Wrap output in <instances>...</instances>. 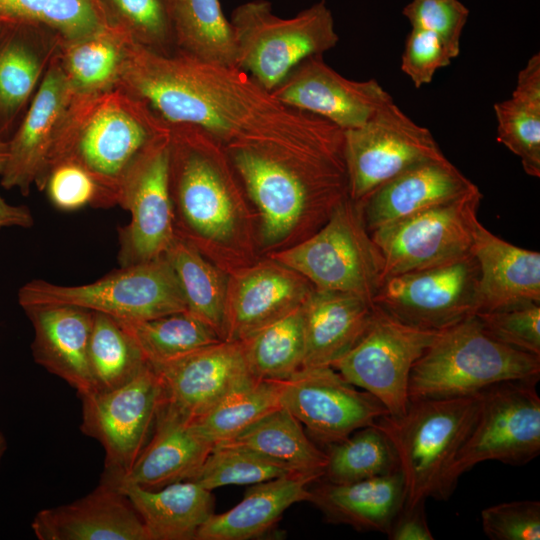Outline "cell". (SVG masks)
Listing matches in <instances>:
<instances>
[{
	"mask_svg": "<svg viewBox=\"0 0 540 540\" xmlns=\"http://www.w3.org/2000/svg\"><path fill=\"white\" fill-rule=\"evenodd\" d=\"M479 269L470 254L385 279L373 304L412 327L441 331L477 313Z\"/></svg>",
	"mask_w": 540,
	"mask_h": 540,
	"instance_id": "obj_15",
	"label": "cell"
},
{
	"mask_svg": "<svg viewBox=\"0 0 540 540\" xmlns=\"http://www.w3.org/2000/svg\"><path fill=\"white\" fill-rule=\"evenodd\" d=\"M538 380L502 381L479 393L477 418L445 478L446 500L460 476L481 462L494 460L521 466L539 455Z\"/></svg>",
	"mask_w": 540,
	"mask_h": 540,
	"instance_id": "obj_9",
	"label": "cell"
},
{
	"mask_svg": "<svg viewBox=\"0 0 540 540\" xmlns=\"http://www.w3.org/2000/svg\"><path fill=\"white\" fill-rule=\"evenodd\" d=\"M7 449V440L4 434L0 431V464Z\"/></svg>",
	"mask_w": 540,
	"mask_h": 540,
	"instance_id": "obj_53",
	"label": "cell"
},
{
	"mask_svg": "<svg viewBox=\"0 0 540 540\" xmlns=\"http://www.w3.org/2000/svg\"><path fill=\"white\" fill-rule=\"evenodd\" d=\"M238 342L254 379L283 381L290 378L303 368L305 357L301 305Z\"/></svg>",
	"mask_w": 540,
	"mask_h": 540,
	"instance_id": "obj_37",
	"label": "cell"
},
{
	"mask_svg": "<svg viewBox=\"0 0 540 540\" xmlns=\"http://www.w3.org/2000/svg\"><path fill=\"white\" fill-rule=\"evenodd\" d=\"M93 313L89 342L92 392H105L128 383L149 363L116 319Z\"/></svg>",
	"mask_w": 540,
	"mask_h": 540,
	"instance_id": "obj_41",
	"label": "cell"
},
{
	"mask_svg": "<svg viewBox=\"0 0 540 540\" xmlns=\"http://www.w3.org/2000/svg\"><path fill=\"white\" fill-rule=\"evenodd\" d=\"M273 259L315 288L351 293L371 302L383 281L381 253L365 227L360 208L349 196L317 232Z\"/></svg>",
	"mask_w": 540,
	"mask_h": 540,
	"instance_id": "obj_8",
	"label": "cell"
},
{
	"mask_svg": "<svg viewBox=\"0 0 540 540\" xmlns=\"http://www.w3.org/2000/svg\"><path fill=\"white\" fill-rule=\"evenodd\" d=\"M439 332L404 324L375 306L365 333L331 367L352 385L375 396L389 415L398 417L410 402L411 370Z\"/></svg>",
	"mask_w": 540,
	"mask_h": 540,
	"instance_id": "obj_13",
	"label": "cell"
},
{
	"mask_svg": "<svg viewBox=\"0 0 540 540\" xmlns=\"http://www.w3.org/2000/svg\"><path fill=\"white\" fill-rule=\"evenodd\" d=\"M51 204L61 211H75L86 206L105 207L100 187L78 163L64 159L48 173L44 188Z\"/></svg>",
	"mask_w": 540,
	"mask_h": 540,
	"instance_id": "obj_46",
	"label": "cell"
},
{
	"mask_svg": "<svg viewBox=\"0 0 540 540\" xmlns=\"http://www.w3.org/2000/svg\"><path fill=\"white\" fill-rule=\"evenodd\" d=\"M36 30L25 25L4 24L0 34V136L8 140L14 121L58 47V43H54L43 48Z\"/></svg>",
	"mask_w": 540,
	"mask_h": 540,
	"instance_id": "obj_31",
	"label": "cell"
},
{
	"mask_svg": "<svg viewBox=\"0 0 540 540\" xmlns=\"http://www.w3.org/2000/svg\"><path fill=\"white\" fill-rule=\"evenodd\" d=\"M539 376L540 356L496 340L473 315L439 332L414 364L408 394L409 400L466 397Z\"/></svg>",
	"mask_w": 540,
	"mask_h": 540,
	"instance_id": "obj_3",
	"label": "cell"
},
{
	"mask_svg": "<svg viewBox=\"0 0 540 540\" xmlns=\"http://www.w3.org/2000/svg\"><path fill=\"white\" fill-rule=\"evenodd\" d=\"M348 196L360 205L380 186L424 161L446 157L431 131L386 101L361 126L343 131Z\"/></svg>",
	"mask_w": 540,
	"mask_h": 540,
	"instance_id": "obj_12",
	"label": "cell"
},
{
	"mask_svg": "<svg viewBox=\"0 0 540 540\" xmlns=\"http://www.w3.org/2000/svg\"><path fill=\"white\" fill-rule=\"evenodd\" d=\"M402 13L412 28L435 34L453 58L459 55L460 37L469 15L459 0H412Z\"/></svg>",
	"mask_w": 540,
	"mask_h": 540,
	"instance_id": "obj_47",
	"label": "cell"
},
{
	"mask_svg": "<svg viewBox=\"0 0 540 540\" xmlns=\"http://www.w3.org/2000/svg\"><path fill=\"white\" fill-rule=\"evenodd\" d=\"M122 25L139 44L171 53L173 36L166 0H108Z\"/></svg>",
	"mask_w": 540,
	"mask_h": 540,
	"instance_id": "obj_45",
	"label": "cell"
},
{
	"mask_svg": "<svg viewBox=\"0 0 540 540\" xmlns=\"http://www.w3.org/2000/svg\"><path fill=\"white\" fill-rule=\"evenodd\" d=\"M116 87L168 126L199 128L226 148H252L303 165L343 158V130L282 103L237 66L160 53L131 39Z\"/></svg>",
	"mask_w": 540,
	"mask_h": 540,
	"instance_id": "obj_1",
	"label": "cell"
},
{
	"mask_svg": "<svg viewBox=\"0 0 540 540\" xmlns=\"http://www.w3.org/2000/svg\"><path fill=\"white\" fill-rule=\"evenodd\" d=\"M160 386L157 409L191 421L254 379L240 342L222 340L179 358L150 364Z\"/></svg>",
	"mask_w": 540,
	"mask_h": 540,
	"instance_id": "obj_19",
	"label": "cell"
},
{
	"mask_svg": "<svg viewBox=\"0 0 540 540\" xmlns=\"http://www.w3.org/2000/svg\"><path fill=\"white\" fill-rule=\"evenodd\" d=\"M166 2L177 52L208 63L236 66L234 30L219 0Z\"/></svg>",
	"mask_w": 540,
	"mask_h": 540,
	"instance_id": "obj_34",
	"label": "cell"
},
{
	"mask_svg": "<svg viewBox=\"0 0 540 540\" xmlns=\"http://www.w3.org/2000/svg\"><path fill=\"white\" fill-rule=\"evenodd\" d=\"M453 56L435 34L412 28L401 56V70L416 88L429 84L437 70L450 65Z\"/></svg>",
	"mask_w": 540,
	"mask_h": 540,
	"instance_id": "obj_49",
	"label": "cell"
},
{
	"mask_svg": "<svg viewBox=\"0 0 540 540\" xmlns=\"http://www.w3.org/2000/svg\"><path fill=\"white\" fill-rule=\"evenodd\" d=\"M117 321L149 364L164 363L222 341L214 329L188 311L147 320Z\"/></svg>",
	"mask_w": 540,
	"mask_h": 540,
	"instance_id": "obj_40",
	"label": "cell"
},
{
	"mask_svg": "<svg viewBox=\"0 0 540 540\" xmlns=\"http://www.w3.org/2000/svg\"><path fill=\"white\" fill-rule=\"evenodd\" d=\"M58 48V47H57ZM79 93L68 80L57 49L20 125L8 140L1 186L28 195L43 191L55 152L71 120Z\"/></svg>",
	"mask_w": 540,
	"mask_h": 540,
	"instance_id": "obj_17",
	"label": "cell"
},
{
	"mask_svg": "<svg viewBox=\"0 0 540 540\" xmlns=\"http://www.w3.org/2000/svg\"><path fill=\"white\" fill-rule=\"evenodd\" d=\"M472 254L479 269L480 311L540 302V253L513 245L478 221Z\"/></svg>",
	"mask_w": 540,
	"mask_h": 540,
	"instance_id": "obj_27",
	"label": "cell"
},
{
	"mask_svg": "<svg viewBox=\"0 0 540 540\" xmlns=\"http://www.w3.org/2000/svg\"><path fill=\"white\" fill-rule=\"evenodd\" d=\"M390 540H433L427 523L425 502L412 508L403 507L386 533Z\"/></svg>",
	"mask_w": 540,
	"mask_h": 540,
	"instance_id": "obj_50",
	"label": "cell"
},
{
	"mask_svg": "<svg viewBox=\"0 0 540 540\" xmlns=\"http://www.w3.org/2000/svg\"><path fill=\"white\" fill-rule=\"evenodd\" d=\"M279 400L324 445L389 414L375 396L356 389L331 366L303 367L279 381Z\"/></svg>",
	"mask_w": 540,
	"mask_h": 540,
	"instance_id": "obj_18",
	"label": "cell"
},
{
	"mask_svg": "<svg viewBox=\"0 0 540 540\" xmlns=\"http://www.w3.org/2000/svg\"><path fill=\"white\" fill-rule=\"evenodd\" d=\"M482 197L476 188L372 231L371 238L383 259V281L472 254Z\"/></svg>",
	"mask_w": 540,
	"mask_h": 540,
	"instance_id": "obj_11",
	"label": "cell"
},
{
	"mask_svg": "<svg viewBox=\"0 0 540 540\" xmlns=\"http://www.w3.org/2000/svg\"><path fill=\"white\" fill-rule=\"evenodd\" d=\"M320 478L287 474L252 484L244 498L230 510L213 513L200 527L196 540H249L268 532L283 513L298 502H311L309 485Z\"/></svg>",
	"mask_w": 540,
	"mask_h": 540,
	"instance_id": "obj_28",
	"label": "cell"
},
{
	"mask_svg": "<svg viewBox=\"0 0 540 540\" xmlns=\"http://www.w3.org/2000/svg\"><path fill=\"white\" fill-rule=\"evenodd\" d=\"M280 406L279 381L252 379L191 420L190 425L198 436L215 446L232 440Z\"/></svg>",
	"mask_w": 540,
	"mask_h": 540,
	"instance_id": "obj_39",
	"label": "cell"
},
{
	"mask_svg": "<svg viewBox=\"0 0 540 540\" xmlns=\"http://www.w3.org/2000/svg\"><path fill=\"white\" fill-rule=\"evenodd\" d=\"M475 315L496 340L540 356V302H521Z\"/></svg>",
	"mask_w": 540,
	"mask_h": 540,
	"instance_id": "obj_44",
	"label": "cell"
},
{
	"mask_svg": "<svg viewBox=\"0 0 540 540\" xmlns=\"http://www.w3.org/2000/svg\"><path fill=\"white\" fill-rule=\"evenodd\" d=\"M8 156V139L0 136V175L2 174Z\"/></svg>",
	"mask_w": 540,
	"mask_h": 540,
	"instance_id": "obj_52",
	"label": "cell"
},
{
	"mask_svg": "<svg viewBox=\"0 0 540 540\" xmlns=\"http://www.w3.org/2000/svg\"><path fill=\"white\" fill-rule=\"evenodd\" d=\"M480 395L410 400L398 417H380L375 426L390 441L405 483L404 507L428 498L446 500L445 478L477 418Z\"/></svg>",
	"mask_w": 540,
	"mask_h": 540,
	"instance_id": "obj_4",
	"label": "cell"
},
{
	"mask_svg": "<svg viewBox=\"0 0 540 540\" xmlns=\"http://www.w3.org/2000/svg\"><path fill=\"white\" fill-rule=\"evenodd\" d=\"M171 130L158 135L127 172L118 206L129 211L130 222L119 228L120 266L164 255L176 238L170 190Z\"/></svg>",
	"mask_w": 540,
	"mask_h": 540,
	"instance_id": "obj_14",
	"label": "cell"
},
{
	"mask_svg": "<svg viewBox=\"0 0 540 540\" xmlns=\"http://www.w3.org/2000/svg\"><path fill=\"white\" fill-rule=\"evenodd\" d=\"M311 492V503L322 511L327 521L385 534L406 498L400 470L344 484L323 480Z\"/></svg>",
	"mask_w": 540,
	"mask_h": 540,
	"instance_id": "obj_29",
	"label": "cell"
},
{
	"mask_svg": "<svg viewBox=\"0 0 540 540\" xmlns=\"http://www.w3.org/2000/svg\"><path fill=\"white\" fill-rule=\"evenodd\" d=\"M3 27H4V23L2 21H0V34H1L2 30H3Z\"/></svg>",
	"mask_w": 540,
	"mask_h": 540,
	"instance_id": "obj_54",
	"label": "cell"
},
{
	"mask_svg": "<svg viewBox=\"0 0 540 540\" xmlns=\"http://www.w3.org/2000/svg\"><path fill=\"white\" fill-rule=\"evenodd\" d=\"M481 524L492 540H539L540 502L521 500L489 506L481 511Z\"/></svg>",
	"mask_w": 540,
	"mask_h": 540,
	"instance_id": "obj_48",
	"label": "cell"
},
{
	"mask_svg": "<svg viewBox=\"0 0 540 540\" xmlns=\"http://www.w3.org/2000/svg\"><path fill=\"white\" fill-rule=\"evenodd\" d=\"M497 140L521 161L525 173L540 177V54L519 71L511 97L494 104Z\"/></svg>",
	"mask_w": 540,
	"mask_h": 540,
	"instance_id": "obj_33",
	"label": "cell"
},
{
	"mask_svg": "<svg viewBox=\"0 0 540 540\" xmlns=\"http://www.w3.org/2000/svg\"><path fill=\"white\" fill-rule=\"evenodd\" d=\"M313 287L276 262L255 267L227 290L223 340L241 341L299 307Z\"/></svg>",
	"mask_w": 540,
	"mask_h": 540,
	"instance_id": "obj_24",
	"label": "cell"
},
{
	"mask_svg": "<svg viewBox=\"0 0 540 540\" xmlns=\"http://www.w3.org/2000/svg\"><path fill=\"white\" fill-rule=\"evenodd\" d=\"M222 443L248 449L290 473L321 479L327 464L325 451L313 443L302 424L282 406Z\"/></svg>",
	"mask_w": 540,
	"mask_h": 540,
	"instance_id": "obj_32",
	"label": "cell"
},
{
	"mask_svg": "<svg viewBox=\"0 0 540 540\" xmlns=\"http://www.w3.org/2000/svg\"><path fill=\"white\" fill-rule=\"evenodd\" d=\"M168 129L144 102L119 87L80 94L50 170L64 159L75 161L97 182L105 207L116 206L131 166Z\"/></svg>",
	"mask_w": 540,
	"mask_h": 540,
	"instance_id": "obj_2",
	"label": "cell"
},
{
	"mask_svg": "<svg viewBox=\"0 0 540 540\" xmlns=\"http://www.w3.org/2000/svg\"><path fill=\"white\" fill-rule=\"evenodd\" d=\"M170 190L186 231L223 241L235 225L232 185L222 161L219 141L203 130L172 125Z\"/></svg>",
	"mask_w": 540,
	"mask_h": 540,
	"instance_id": "obj_10",
	"label": "cell"
},
{
	"mask_svg": "<svg viewBox=\"0 0 540 540\" xmlns=\"http://www.w3.org/2000/svg\"><path fill=\"white\" fill-rule=\"evenodd\" d=\"M236 66L272 91L303 60L334 48L339 35L324 0L290 18L273 11L267 0L237 6L231 16Z\"/></svg>",
	"mask_w": 540,
	"mask_h": 540,
	"instance_id": "obj_6",
	"label": "cell"
},
{
	"mask_svg": "<svg viewBox=\"0 0 540 540\" xmlns=\"http://www.w3.org/2000/svg\"><path fill=\"white\" fill-rule=\"evenodd\" d=\"M182 290L189 313L223 340L227 284L222 273L190 242L176 236L164 253Z\"/></svg>",
	"mask_w": 540,
	"mask_h": 540,
	"instance_id": "obj_38",
	"label": "cell"
},
{
	"mask_svg": "<svg viewBox=\"0 0 540 540\" xmlns=\"http://www.w3.org/2000/svg\"><path fill=\"white\" fill-rule=\"evenodd\" d=\"M81 431L105 452L101 482L117 483L132 467L150 438L159 404L158 377L149 364L128 383L79 396Z\"/></svg>",
	"mask_w": 540,
	"mask_h": 540,
	"instance_id": "obj_16",
	"label": "cell"
},
{
	"mask_svg": "<svg viewBox=\"0 0 540 540\" xmlns=\"http://www.w3.org/2000/svg\"><path fill=\"white\" fill-rule=\"evenodd\" d=\"M31 529L39 540H150L125 493L105 482L71 503L39 511Z\"/></svg>",
	"mask_w": 540,
	"mask_h": 540,
	"instance_id": "obj_21",
	"label": "cell"
},
{
	"mask_svg": "<svg viewBox=\"0 0 540 540\" xmlns=\"http://www.w3.org/2000/svg\"><path fill=\"white\" fill-rule=\"evenodd\" d=\"M18 303L22 308L76 306L125 321L187 311L177 277L164 255L120 266V269L83 285L65 286L34 279L19 289Z\"/></svg>",
	"mask_w": 540,
	"mask_h": 540,
	"instance_id": "obj_7",
	"label": "cell"
},
{
	"mask_svg": "<svg viewBox=\"0 0 540 540\" xmlns=\"http://www.w3.org/2000/svg\"><path fill=\"white\" fill-rule=\"evenodd\" d=\"M212 448L194 432L190 421L157 409L148 442L129 471L112 486L158 489L192 480Z\"/></svg>",
	"mask_w": 540,
	"mask_h": 540,
	"instance_id": "obj_26",
	"label": "cell"
},
{
	"mask_svg": "<svg viewBox=\"0 0 540 540\" xmlns=\"http://www.w3.org/2000/svg\"><path fill=\"white\" fill-rule=\"evenodd\" d=\"M478 188L446 157L416 164L395 176L358 207L369 233Z\"/></svg>",
	"mask_w": 540,
	"mask_h": 540,
	"instance_id": "obj_22",
	"label": "cell"
},
{
	"mask_svg": "<svg viewBox=\"0 0 540 540\" xmlns=\"http://www.w3.org/2000/svg\"><path fill=\"white\" fill-rule=\"evenodd\" d=\"M305 335L303 367L331 366L369 327L374 304L351 293L313 287L301 304Z\"/></svg>",
	"mask_w": 540,
	"mask_h": 540,
	"instance_id": "obj_25",
	"label": "cell"
},
{
	"mask_svg": "<svg viewBox=\"0 0 540 540\" xmlns=\"http://www.w3.org/2000/svg\"><path fill=\"white\" fill-rule=\"evenodd\" d=\"M226 149L260 212L267 244L287 236L309 209L327 220L348 197L345 162L302 165L252 148Z\"/></svg>",
	"mask_w": 540,
	"mask_h": 540,
	"instance_id": "obj_5",
	"label": "cell"
},
{
	"mask_svg": "<svg viewBox=\"0 0 540 540\" xmlns=\"http://www.w3.org/2000/svg\"><path fill=\"white\" fill-rule=\"evenodd\" d=\"M34 337V361L74 388L79 396L92 392L89 342L94 313L70 305L23 307Z\"/></svg>",
	"mask_w": 540,
	"mask_h": 540,
	"instance_id": "obj_23",
	"label": "cell"
},
{
	"mask_svg": "<svg viewBox=\"0 0 540 540\" xmlns=\"http://www.w3.org/2000/svg\"><path fill=\"white\" fill-rule=\"evenodd\" d=\"M0 21L45 28L58 44L86 37L113 22L101 0H0Z\"/></svg>",
	"mask_w": 540,
	"mask_h": 540,
	"instance_id": "obj_36",
	"label": "cell"
},
{
	"mask_svg": "<svg viewBox=\"0 0 540 540\" xmlns=\"http://www.w3.org/2000/svg\"><path fill=\"white\" fill-rule=\"evenodd\" d=\"M34 219L31 211L24 205H11L0 194V229L4 227L29 228Z\"/></svg>",
	"mask_w": 540,
	"mask_h": 540,
	"instance_id": "obj_51",
	"label": "cell"
},
{
	"mask_svg": "<svg viewBox=\"0 0 540 540\" xmlns=\"http://www.w3.org/2000/svg\"><path fill=\"white\" fill-rule=\"evenodd\" d=\"M118 489L128 497L150 540H196L198 530L214 513L212 491L193 480L158 489L135 485Z\"/></svg>",
	"mask_w": 540,
	"mask_h": 540,
	"instance_id": "obj_30",
	"label": "cell"
},
{
	"mask_svg": "<svg viewBox=\"0 0 540 540\" xmlns=\"http://www.w3.org/2000/svg\"><path fill=\"white\" fill-rule=\"evenodd\" d=\"M271 93L282 103L321 117L341 130L364 124L392 96L375 79L351 80L323 55L299 63Z\"/></svg>",
	"mask_w": 540,
	"mask_h": 540,
	"instance_id": "obj_20",
	"label": "cell"
},
{
	"mask_svg": "<svg viewBox=\"0 0 540 540\" xmlns=\"http://www.w3.org/2000/svg\"><path fill=\"white\" fill-rule=\"evenodd\" d=\"M325 446L327 464L321 479L330 483H351L400 470L390 441L375 425Z\"/></svg>",
	"mask_w": 540,
	"mask_h": 540,
	"instance_id": "obj_42",
	"label": "cell"
},
{
	"mask_svg": "<svg viewBox=\"0 0 540 540\" xmlns=\"http://www.w3.org/2000/svg\"><path fill=\"white\" fill-rule=\"evenodd\" d=\"M131 39L129 32L113 21L86 37L58 44L61 66L76 92L93 95L115 88Z\"/></svg>",
	"mask_w": 540,
	"mask_h": 540,
	"instance_id": "obj_35",
	"label": "cell"
},
{
	"mask_svg": "<svg viewBox=\"0 0 540 540\" xmlns=\"http://www.w3.org/2000/svg\"><path fill=\"white\" fill-rule=\"evenodd\" d=\"M287 474L292 473L248 449L219 443L213 446L192 480L213 491L227 485H252Z\"/></svg>",
	"mask_w": 540,
	"mask_h": 540,
	"instance_id": "obj_43",
	"label": "cell"
}]
</instances>
